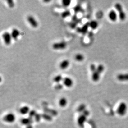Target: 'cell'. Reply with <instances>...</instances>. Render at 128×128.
I'll return each mask as SVG.
<instances>
[{
	"label": "cell",
	"mask_w": 128,
	"mask_h": 128,
	"mask_svg": "<svg viewBox=\"0 0 128 128\" xmlns=\"http://www.w3.org/2000/svg\"><path fill=\"white\" fill-rule=\"evenodd\" d=\"M44 111L46 112V113L50 114L53 115H56L57 114V112L54 110H52V109H49L46 108L44 109Z\"/></svg>",
	"instance_id": "obj_25"
},
{
	"label": "cell",
	"mask_w": 128,
	"mask_h": 128,
	"mask_svg": "<svg viewBox=\"0 0 128 128\" xmlns=\"http://www.w3.org/2000/svg\"><path fill=\"white\" fill-rule=\"evenodd\" d=\"M86 110V106L85 104H81L77 108L78 112L80 113H82Z\"/></svg>",
	"instance_id": "obj_26"
},
{
	"label": "cell",
	"mask_w": 128,
	"mask_h": 128,
	"mask_svg": "<svg viewBox=\"0 0 128 128\" xmlns=\"http://www.w3.org/2000/svg\"><path fill=\"white\" fill-rule=\"evenodd\" d=\"M71 1L70 0H63L62 1V4L63 6L67 7L71 5Z\"/></svg>",
	"instance_id": "obj_27"
},
{
	"label": "cell",
	"mask_w": 128,
	"mask_h": 128,
	"mask_svg": "<svg viewBox=\"0 0 128 128\" xmlns=\"http://www.w3.org/2000/svg\"><path fill=\"white\" fill-rule=\"evenodd\" d=\"M70 65V62L67 59H65L63 60L59 64V67L60 69L63 70L66 69L69 67Z\"/></svg>",
	"instance_id": "obj_11"
},
{
	"label": "cell",
	"mask_w": 128,
	"mask_h": 128,
	"mask_svg": "<svg viewBox=\"0 0 128 128\" xmlns=\"http://www.w3.org/2000/svg\"><path fill=\"white\" fill-rule=\"evenodd\" d=\"M21 123L23 125L27 126L29 124H32L33 123V118L29 117L28 118H25L22 119Z\"/></svg>",
	"instance_id": "obj_10"
},
{
	"label": "cell",
	"mask_w": 128,
	"mask_h": 128,
	"mask_svg": "<svg viewBox=\"0 0 128 128\" xmlns=\"http://www.w3.org/2000/svg\"><path fill=\"white\" fill-rule=\"evenodd\" d=\"M105 67L102 64L99 65L97 66L96 70L94 72L92 73V80L94 82H97L99 80L101 74L103 72Z\"/></svg>",
	"instance_id": "obj_1"
},
{
	"label": "cell",
	"mask_w": 128,
	"mask_h": 128,
	"mask_svg": "<svg viewBox=\"0 0 128 128\" xmlns=\"http://www.w3.org/2000/svg\"><path fill=\"white\" fill-rule=\"evenodd\" d=\"M115 8L117 9V11L118 12L119 18L120 20L122 21L125 20L126 16L124 12L123 11L122 5H121L120 3H116L115 5Z\"/></svg>",
	"instance_id": "obj_3"
},
{
	"label": "cell",
	"mask_w": 128,
	"mask_h": 128,
	"mask_svg": "<svg viewBox=\"0 0 128 128\" xmlns=\"http://www.w3.org/2000/svg\"><path fill=\"white\" fill-rule=\"evenodd\" d=\"M15 116L13 113H8L3 117V121L8 123H12L15 120Z\"/></svg>",
	"instance_id": "obj_6"
},
{
	"label": "cell",
	"mask_w": 128,
	"mask_h": 128,
	"mask_svg": "<svg viewBox=\"0 0 128 128\" xmlns=\"http://www.w3.org/2000/svg\"><path fill=\"white\" fill-rule=\"evenodd\" d=\"M98 25V24L97 21L95 20H92L89 22V26L90 27L92 30H95L97 29Z\"/></svg>",
	"instance_id": "obj_19"
},
{
	"label": "cell",
	"mask_w": 128,
	"mask_h": 128,
	"mask_svg": "<svg viewBox=\"0 0 128 128\" xmlns=\"http://www.w3.org/2000/svg\"><path fill=\"white\" fill-rule=\"evenodd\" d=\"M41 117L44 119V120L47 121H51L52 120V117L49 114L45 113L41 114Z\"/></svg>",
	"instance_id": "obj_20"
},
{
	"label": "cell",
	"mask_w": 128,
	"mask_h": 128,
	"mask_svg": "<svg viewBox=\"0 0 128 128\" xmlns=\"http://www.w3.org/2000/svg\"><path fill=\"white\" fill-rule=\"evenodd\" d=\"M109 18L112 21L115 22L117 20V15L116 12L114 10H111L109 13Z\"/></svg>",
	"instance_id": "obj_13"
},
{
	"label": "cell",
	"mask_w": 128,
	"mask_h": 128,
	"mask_svg": "<svg viewBox=\"0 0 128 128\" xmlns=\"http://www.w3.org/2000/svg\"><path fill=\"white\" fill-rule=\"evenodd\" d=\"M87 120V117L82 114L79 116L77 119L78 124L79 127H84V124Z\"/></svg>",
	"instance_id": "obj_8"
},
{
	"label": "cell",
	"mask_w": 128,
	"mask_h": 128,
	"mask_svg": "<svg viewBox=\"0 0 128 128\" xmlns=\"http://www.w3.org/2000/svg\"><path fill=\"white\" fill-rule=\"evenodd\" d=\"M63 82L64 85L67 87H71L73 83L72 79L69 77L64 78L63 80Z\"/></svg>",
	"instance_id": "obj_9"
},
{
	"label": "cell",
	"mask_w": 128,
	"mask_h": 128,
	"mask_svg": "<svg viewBox=\"0 0 128 128\" xmlns=\"http://www.w3.org/2000/svg\"><path fill=\"white\" fill-rule=\"evenodd\" d=\"M54 88L56 90H61L63 88V85H62V84H61L60 83H57L55 85Z\"/></svg>",
	"instance_id": "obj_30"
},
{
	"label": "cell",
	"mask_w": 128,
	"mask_h": 128,
	"mask_svg": "<svg viewBox=\"0 0 128 128\" xmlns=\"http://www.w3.org/2000/svg\"><path fill=\"white\" fill-rule=\"evenodd\" d=\"M34 117H35V120L37 122H40L41 120V119L42 118L41 114L38 113L36 115H35V116Z\"/></svg>",
	"instance_id": "obj_31"
},
{
	"label": "cell",
	"mask_w": 128,
	"mask_h": 128,
	"mask_svg": "<svg viewBox=\"0 0 128 128\" xmlns=\"http://www.w3.org/2000/svg\"><path fill=\"white\" fill-rule=\"evenodd\" d=\"M7 4L10 8H13L15 5V3L13 0H7Z\"/></svg>",
	"instance_id": "obj_28"
},
{
	"label": "cell",
	"mask_w": 128,
	"mask_h": 128,
	"mask_svg": "<svg viewBox=\"0 0 128 128\" xmlns=\"http://www.w3.org/2000/svg\"><path fill=\"white\" fill-rule=\"evenodd\" d=\"M30 111V110L29 107L27 106L22 107L20 110V113L23 115H25L29 113Z\"/></svg>",
	"instance_id": "obj_17"
},
{
	"label": "cell",
	"mask_w": 128,
	"mask_h": 128,
	"mask_svg": "<svg viewBox=\"0 0 128 128\" xmlns=\"http://www.w3.org/2000/svg\"><path fill=\"white\" fill-rule=\"evenodd\" d=\"M27 20L30 25L33 28H37L38 26V23L35 18L32 15H29L27 17Z\"/></svg>",
	"instance_id": "obj_7"
},
{
	"label": "cell",
	"mask_w": 128,
	"mask_h": 128,
	"mask_svg": "<svg viewBox=\"0 0 128 128\" xmlns=\"http://www.w3.org/2000/svg\"><path fill=\"white\" fill-rule=\"evenodd\" d=\"M2 36L3 39V41L5 45H9L10 44L12 40L13 39L10 33L8 32H5L2 34Z\"/></svg>",
	"instance_id": "obj_4"
},
{
	"label": "cell",
	"mask_w": 128,
	"mask_h": 128,
	"mask_svg": "<svg viewBox=\"0 0 128 128\" xmlns=\"http://www.w3.org/2000/svg\"><path fill=\"white\" fill-rule=\"evenodd\" d=\"M74 58L76 61H77L78 62H81L84 60V56L82 54L78 53L76 54Z\"/></svg>",
	"instance_id": "obj_21"
},
{
	"label": "cell",
	"mask_w": 128,
	"mask_h": 128,
	"mask_svg": "<svg viewBox=\"0 0 128 128\" xmlns=\"http://www.w3.org/2000/svg\"><path fill=\"white\" fill-rule=\"evenodd\" d=\"M73 10H74L75 14H76V15L79 12L82 13L84 12V10L82 8V7L80 3H78L77 5H76V6L74 7Z\"/></svg>",
	"instance_id": "obj_14"
},
{
	"label": "cell",
	"mask_w": 128,
	"mask_h": 128,
	"mask_svg": "<svg viewBox=\"0 0 128 128\" xmlns=\"http://www.w3.org/2000/svg\"><path fill=\"white\" fill-rule=\"evenodd\" d=\"M81 19H78L77 20H76L75 21H71L70 23V27L72 29H75L77 27V26L78 25V24L81 21Z\"/></svg>",
	"instance_id": "obj_23"
},
{
	"label": "cell",
	"mask_w": 128,
	"mask_h": 128,
	"mask_svg": "<svg viewBox=\"0 0 128 128\" xmlns=\"http://www.w3.org/2000/svg\"><path fill=\"white\" fill-rule=\"evenodd\" d=\"M82 114L83 115H85V116L87 117V116H88L89 114H90V112L88 110H86L84 111V112H82Z\"/></svg>",
	"instance_id": "obj_33"
},
{
	"label": "cell",
	"mask_w": 128,
	"mask_h": 128,
	"mask_svg": "<svg viewBox=\"0 0 128 128\" xmlns=\"http://www.w3.org/2000/svg\"><path fill=\"white\" fill-rule=\"evenodd\" d=\"M37 114V113L35 110H30L29 113V117H31V118H33V117H35V115H36Z\"/></svg>",
	"instance_id": "obj_29"
},
{
	"label": "cell",
	"mask_w": 128,
	"mask_h": 128,
	"mask_svg": "<svg viewBox=\"0 0 128 128\" xmlns=\"http://www.w3.org/2000/svg\"><path fill=\"white\" fill-rule=\"evenodd\" d=\"M117 78L120 81H128V73L119 74Z\"/></svg>",
	"instance_id": "obj_15"
},
{
	"label": "cell",
	"mask_w": 128,
	"mask_h": 128,
	"mask_svg": "<svg viewBox=\"0 0 128 128\" xmlns=\"http://www.w3.org/2000/svg\"><path fill=\"white\" fill-rule=\"evenodd\" d=\"M53 49L55 50L64 49L67 46V44L65 41H62L54 43L52 45Z\"/></svg>",
	"instance_id": "obj_5"
},
{
	"label": "cell",
	"mask_w": 128,
	"mask_h": 128,
	"mask_svg": "<svg viewBox=\"0 0 128 128\" xmlns=\"http://www.w3.org/2000/svg\"><path fill=\"white\" fill-rule=\"evenodd\" d=\"M89 27H90L89 22H87L81 27V33L83 35H85L88 31Z\"/></svg>",
	"instance_id": "obj_16"
},
{
	"label": "cell",
	"mask_w": 128,
	"mask_h": 128,
	"mask_svg": "<svg viewBox=\"0 0 128 128\" xmlns=\"http://www.w3.org/2000/svg\"><path fill=\"white\" fill-rule=\"evenodd\" d=\"M67 102V100L65 97H62L59 100V104L60 107H64L66 106Z\"/></svg>",
	"instance_id": "obj_18"
},
{
	"label": "cell",
	"mask_w": 128,
	"mask_h": 128,
	"mask_svg": "<svg viewBox=\"0 0 128 128\" xmlns=\"http://www.w3.org/2000/svg\"><path fill=\"white\" fill-rule=\"evenodd\" d=\"M128 110V106L124 102H121L117 110V113L120 116H123L127 114Z\"/></svg>",
	"instance_id": "obj_2"
},
{
	"label": "cell",
	"mask_w": 128,
	"mask_h": 128,
	"mask_svg": "<svg viewBox=\"0 0 128 128\" xmlns=\"http://www.w3.org/2000/svg\"><path fill=\"white\" fill-rule=\"evenodd\" d=\"M10 34L12 39L15 40H16L18 38V37L20 36V34L19 30H18L16 28L13 29L12 30Z\"/></svg>",
	"instance_id": "obj_12"
},
{
	"label": "cell",
	"mask_w": 128,
	"mask_h": 128,
	"mask_svg": "<svg viewBox=\"0 0 128 128\" xmlns=\"http://www.w3.org/2000/svg\"><path fill=\"white\" fill-rule=\"evenodd\" d=\"M62 76L61 74H59L57 76H55L54 78H53V81L54 82H56L57 84V83H59L61 82V81H63V80Z\"/></svg>",
	"instance_id": "obj_22"
},
{
	"label": "cell",
	"mask_w": 128,
	"mask_h": 128,
	"mask_svg": "<svg viewBox=\"0 0 128 128\" xmlns=\"http://www.w3.org/2000/svg\"><path fill=\"white\" fill-rule=\"evenodd\" d=\"M97 66H95V64H91L90 66V71L92 73L94 72L96 70Z\"/></svg>",
	"instance_id": "obj_32"
},
{
	"label": "cell",
	"mask_w": 128,
	"mask_h": 128,
	"mask_svg": "<svg viewBox=\"0 0 128 128\" xmlns=\"http://www.w3.org/2000/svg\"><path fill=\"white\" fill-rule=\"evenodd\" d=\"M71 15V12L69 10H66L61 13V15L63 18H66L70 16Z\"/></svg>",
	"instance_id": "obj_24"
},
{
	"label": "cell",
	"mask_w": 128,
	"mask_h": 128,
	"mask_svg": "<svg viewBox=\"0 0 128 128\" xmlns=\"http://www.w3.org/2000/svg\"><path fill=\"white\" fill-rule=\"evenodd\" d=\"M26 128H33V127L32 124H29L26 126Z\"/></svg>",
	"instance_id": "obj_34"
}]
</instances>
